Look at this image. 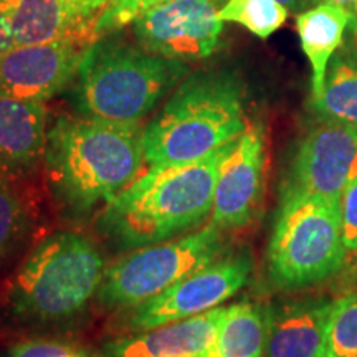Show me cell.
I'll use <instances>...</instances> for the list:
<instances>
[{
	"mask_svg": "<svg viewBox=\"0 0 357 357\" xmlns=\"http://www.w3.org/2000/svg\"><path fill=\"white\" fill-rule=\"evenodd\" d=\"M48 182L60 202L84 213L109 202L144 167V128L89 116H61L43 155Z\"/></svg>",
	"mask_w": 357,
	"mask_h": 357,
	"instance_id": "6da1fadb",
	"label": "cell"
},
{
	"mask_svg": "<svg viewBox=\"0 0 357 357\" xmlns=\"http://www.w3.org/2000/svg\"><path fill=\"white\" fill-rule=\"evenodd\" d=\"M234 141L195 162L147 169L106 205L102 234L118 247L136 250L199 227L211 215L218 167Z\"/></svg>",
	"mask_w": 357,
	"mask_h": 357,
	"instance_id": "7a4b0ae2",
	"label": "cell"
},
{
	"mask_svg": "<svg viewBox=\"0 0 357 357\" xmlns=\"http://www.w3.org/2000/svg\"><path fill=\"white\" fill-rule=\"evenodd\" d=\"M247 129L243 86L230 71L185 78L149 126L144 158L149 169L181 166L212 154Z\"/></svg>",
	"mask_w": 357,
	"mask_h": 357,
	"instance_id": "3957f363",
	"label": "cell"
},
{
	"mask_svg": "<svg viewBox=\"0 0 357 357\" xmlns=\"http://www.w3.org/2000/svg\"><path fill=\"white\" fill-rule=\"evenodd\" d=\"M187 73L184 61L154 55L111 33L84 52L75 77V102L89 118L141 123Z\"/></svg>",
	"mask_w": 357,
	"mask_h": 357,
	"instance_id": "277c9868",
	"label": "cell"
},
{
	"mask_svg": "<svg viewBox=\"0 0 357 357\" xmlns=\"http://www.w3.org/2000/svg\"><path fill=\"white\" fill-rule=\"evenodd\" d=\"M105 260L86 236L61 231L35 247L13 275L10 311L22 319L61 321L78 314L101 287Z\"/></svg>",
	"mask_w": 357,
	"mask_h": 357,
	"instance_id": "5b68a950",
	"label": "cell"
},
{
	"mask_svg": "<svg viewBox=\"0 0 357 357\" xmlns=\"http://www.w3.org/2000/svg\"><path fill=\"white\" fill-rule=\"evenodd\" d=\"M341 202L281 190L266 252L268 276L284 291L333 278L346 261Z\"/></svg>",
	"mask_w": 357,
	"mask_h": 357,
	"instance_id": "8992f818",
	"label": "cell"
},
{
	"mask_svg": "<svg viewBox=\"0 0 357 357\" xmlns=\"http://www.w3.org/2000/svg\"><path fill=\"white\" fill-rule=\"evenodd\" d=\"M222 250V230L212 223L178 238L136 248L105 271L98 300L109 310L141 305L217 260Z\"/></svg>",
	"mask_w": 357,
	"mask_h": 357,
	"instance_id": "52a82bcc",
	"label": "cell"
},
{
	"mask_svg": "<svg viewBox=\"0 0 357 357\" xmlns=\"http://www.w3.org/2000/svg\"><path fill=\"white\" fill-rule=\"evenodd\" d=\"M252 270L253 260L247 252L217 258L158 296L137 305L129 318V329L149 331L158 326L215 310L245 287Z\"/></svg>",
	"mask_w": 357,
	"mask_h": 357,
	"instance_id": "ba28073f",
	"label": "cell"
},
{
	"mask_svg": "<svg viewBox=\"0 0 357 357\" xmlns=\"http://www.w3.org/2000/svg\"><path fill=\"white\" fill-rule=\"evenodd\" d=\"M220 0H169L132 22L137 45L154 55L199 61L217 50L223 22Z\"/></svg>",
	"mask_w": 357,
	"mask_h": 357,
	"instance_id": "9c48e42d",
	"label": "cell"
},
{
	"mask_svg": "<svg viewBox=\"0 0 357 357\" xmlns=\"http://www.w3.org/2000/svg\"><path fill=\"white\" fill-rule=\"evenodd\" d=\"M356 166L357 128L321 119L301 139L281 190L341 202Z\"/></svg>",
	"mask_w": 357,
	"mask_h": 357,
	"instance_id": "30bf717a",
	"label": "cell"
},
{
	"mask_svg": "<svg viewBox=\"0 0 357 357\" xmlns=\"http://www.w3.org/2000/svg\"><path fill=\"white\" fill-rule=\"evenodd\" d=\"M266 182L265 134L258 124L234 141L215 182L211 223L220 230L242 229L260 215Z\"/></svg>",
	"mask_w": 357,
	"mask_h": 357,
	"instance_id": "8fae6325",
	"label": "cell"
},
{
	"mask_svg": "<svg viewBox=\"0 0 357 357\" xmlns=\"http://www.w3.org/2000/svg\"><path fill=\"white\" fill-rule=\"evenodd\" d=\"M88 47L79 42L13 47L0 56V96L47 102L77 77Z\"/></svg>",
	"mask_w": 357,
	"mask_h": 357,
	"instance_id": "7c38bea8",
	"label": "cell"
},
{
	"mask_svg": "<svg viewBox=\"0 0 357 357\" xmlns=\"http://www.w3.org/2000/svg\"><path fill=\"white\" fill-rule=\"evenodd\" d=\"M105 7L96 0H13L10 29L15 47L50 42L98 40L96 25Z\"/></svg>",
	"mask_w": 357,
	"mask_h": 357,
	"instance_id": "4fadbf2b",
	"label": "cell"
},
{
	"mask_svg": "<svg viewBox=\"0 0 357 357\" xmlns=\"http://www.w3.org/2000/svg\"><path fill=\"white\" fill-rule=\"evenodd\" d=\"M47 116L45 101L0 96V177L25 176L43 159Z\"/></svg>",
	"mask_w": 357,
	"mask_h": 357,
	"instance_id": "5bb4252c",
	"label": "cell"
},
{
	"mask_svg": "<svg viewBox=\"0 0 357 357\" xmlns=\"http://www.w3.org/2000/svg\"><path fill=\"white\" fill-rule=\"evenodd\" d=\"M333 301L303 298L270 307L265 357H323Z\"/></svg>",
	"mask_w": 357,
	"mask_h": 357,
	"instance_id": "9a60e30c",
	"label": "cell"
},
{
	"mask_svg": "<svg viewBox=\"0 0 357 357\" xmlns=\"http://www.w3.org/2000/svg\"><path fill=\"white\" fill-rule=\"evenodd\" d=\"M223 310L218 306L123 339L109 347L111 357H202L215 337Z\"/></svg>",
	"mask_w": 357,
	"mask_h": 357,
	"instance_id": "2e32d148",
	"label": "cell"
},
{
	"mask_svg": "<svg viewBox=\"0 0 357 357\" xmlns=\"http://www.w3.org/2000/svg\"><path fill=\"white\" fill-rule=\"evenodd\" d=\"M354 22L344 7L324 2L296 17L301 48L311 65V101L318 100L323 93L329 61L342 47L346 32Z\"/></svg>",
	"mask_w": 357,
	"mask_h": 357,
	"instance_id": "e0dca14e",
	"label": "cell"
},
{
	"mask_svg": "<svg viewBox=\"0 0 357 357\" xmlns=\"http://www.w3.org/2000/svg\"><path fill=\"white\" fill-rule=\"evenodd\" d=\"M270 307L240 301L223 310L215 337L202 357H265Z\"/></svg>",
	"mask_w": 357,
	"mask_h": 357,
	"instance_id": "ac0fdd59",
	"label": "cell"
},
{
	"mask_svg": "<svg viewBox=\"0 0 357 357\" xmlns=\"http://www.w3.org/2000/svg\"><path fill=\"white\" fill-rule=\"evenodd\" d=\"M347 40L329 61L323 93L312 101V108L321 119L357 128V26L351 25Z\"/></svg>",
	"mask_w": 357,
	"mask_h": 357,
	"instance_id": "d6986e66",
	"label": "cell"
},
{
	"mask_svg": "<svg viewBox=\"0 0 357 357\" xmlns=\"http://www.w3.org/2000/svg\"><path fill=\"white\" fill-rule=\"evenodd\" d=\"M289 10L276 0H227L220 8V20L235 22L255 33L268 38L283 26Z\"/></svg>",
	"mask_w": 357,
	"mask_h": 357,
	"instance_id": "ffe728a7",
	"label": "cell"
},
{
	"mask_svg": "<svg viewBox=\"0 0 357 357\" xmlns=\"http://www.w3.org/2000/svg\"><path fill=\"white\" fill-rule=\"evenodd\" d=\"M29 227V205L10 178L0 177V265L20 247Z\"/></svg>",
	"mask_w": 357,
	"mask_h": 357,
	"instance_id": "44dd1931",
	"label": "cell"
},
{
	"mask_svg": "<svg viewBox=\"0 0 357 357\" xmlns=\"http://www.w3.org/2000/svg\"><path fill=\"white\" fill-rule=\"evenodd\" d=\"M323 357H357V293L333 301Z\"/></svg>",
	"mask_w": 357,
	"mask_h": 357,
	"instance_id": "7402d4cb",
	"label": "cell"
},
{
	"mask_svg": "<svg viewBox=\"0 0 357 357\" xmlns=\"http://www.w3.org/2000/svg\"><path fill=\"white\" fill-rule=\"evenodd\" d=\"M169 0H111L109 6L101 13L96 25L98 38L106 37L132 24L146 10Z\"/></svg>",
	"mask_w": 357,
	"mask_h": 357,
	"instance_id": "603a6c76",
	"label": "cell"
},
{
	"mask_svg": "<svg viewBox=\"0 0 357 357\" xmlns=\"http://www.w3.org/2000/svg\"><path fill=\"white\" fill-rule=\"evenodd\" d=\"M342 235L347 252L357 250V166L347 178L341 195Z\"/></svg>",
	"mask_w": 357,
	"mask_h": 357,
	"instance_id": "cb8c5ba5",
	"label": "cell"
},
{
	"mask_svg": "<svg viewBox=\"0 0 357 357\" xmlns=\"http://www.w3.org/2000/svg\"><path fill=\"white\" fill-rule=\"evenodd\" d=\"M8 357H86L84 352L60 341L47 339H30L17 342L8 351Z\"/></svg>",
	"mask_w": 357,
	"mask_h": 357,
	"instance_id": "d4e9b609",
	"label": "cell"
},
{
	"mask_svg": "<svg viewBox=\"0 0 357 357\" xmlns=\"http://www.w3.org/2000/svg\"><path fill=\"white\" fill-rule=\"evenodd\" d=\"M13 7V0L0 3V56L15 47L10 29V12Z\"/></svg>",
	"mask_w": 357,
	"mask_h": 357,
	"instance_id": "484cf974",
	"label": "cell"
},
{
	"mask_svg": "<svg viewBox=\"0 0 357 357\" xmlns=\"http://www.w3.org/2000/svg\"><path fill=\"white\" fill-rule=\"evenodd\" d=\"M280 2L281 6H284L288 10H298V12H305L307 10V7H311L316 0H276Z\"/></svg>",
	"mask_w": 357,
	"mask_h": 357,
	"instance_id": "4316f807",
	"label": "cell"
},
{
	"mask_svg": "<svg viewBox=\"0 0 357 357\" xmlns=\"http://www.w3.org/2000/svg\"><path fill=\"white\" fill-rule=\"evenodd\" d=\"M324 3H336V6L344 7L351 15L354 17V26H357V0H323Z\"/></svg>",
	"mask_w": 357,
	"mask_h": 357,
	"instance_id": "83f0119b",
	"label": "cell"
},
{
	"mask_svg": "<svg viewBox=\"0 0 357 357\" xmlns=\"http://www.w3.org/2000/svg\"><path fill=\"white\" fill-rule=\"evenodd\" d=\"M96 2H98V3H101V6L106 8V7L109 6V2H111V0H96Z\"/></svg>",
	"mask_w": 357,
	"mask_h": 357,
	"instance_id": "f1b7e54d",
	"label": "cell"
},
{
	"mask_svg": "<svg viewBox=\"0 0 357 357\" xmlns=\"http://www.w3.org/2000/svg\"><path fill=\"white\" fill-rule=\"evenodd\" d=\"M3 2H8V0H0V3H3Z\"/></svg>",
	"mask_w": 357,
	"mask_h": 357,
	"instance_id": "f546056e",
	"label": "cell"
},
{
	"mask_svg": "<svg viewBox=\"0 0 357 357\" xmlns=\"http://www.w3.org/2000/svg\"><path fill=\"white\" fill-rule=\"evenodd\" d=\"M352 253H357V250H354V252H352Z\"/></svg>",
	"mask_w": 357,
	"mask_h": 357,
	"instance_id": "4dcf8cb0",
	"label": "cell"
}]
</instances>
